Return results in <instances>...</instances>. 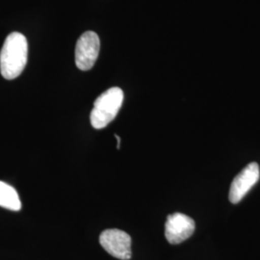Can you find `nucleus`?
Masks as SVG:
<instances>
[{
  "label": "nucleus",
  "mask_w": 260,
  "mask_h": 260,
  "mask_svg": "<svg viewBox=\"0 0 260 260\" xmlns=\"http://www.w3.org/2000/svg\"><path fill=\"white\" fill-rule=\"evenodd\" d=\"M195 221L185 214L169 215L165 223V236L170 244L177 245L187 240L195 232Z\"/></svg>",
  "instance_id": "5"
},
{
  "label": "nucleus",
  "mask_w": 260,
  "mask_h": 260,
  "mask_svg": "<svg viewBox=\"0 0 260 260\" xmlns=\"http://www.w3.org/2000/svg\"><path fill=\"white\" fill-rule=\"evenodd\" d=\"M123 92L119 87H113L102 93L93 103L91 123L93 128L102 129L111 122L121 109Z\"/></svg>",
  "instance_id": "2"
},
{
  "label": "nucleus",
  "mask_w": 260,
  "mask_h": 260,
  "mask_svg": "<svg viewBox=\"0 0 260 260\" xmlns=\"http://www.w3.org/2000/svg\"><path fill=\"white\" fill-rule=\"evenodd\" d=\"M103 249L112 256L121 260L131 258V237L120 230H106L100 236Z\"/></svg>",
  "instance_id": "4"
},
{
  "label": "nucleus",
  "mask_w": 260,
  "mask_h": 260,
  "mask_svg": "<svg viewBox=\"0 0 260 260\" xmlns=\"http://www.w3.org/2000/svg\"><path fill=\"white\" fill-rule=\"evenodd\" d=\"M259 166L256 162H251L247 167L244 168L232 182L229 195L230 201L233 204L240 203L242 199L259 180Z\"/></svg>",
  "instance_id": "6"
},
{
  "label": "nucleus",
  "mask_w": 260,
  "mask_h": 260,
  "mask_svg": "<svg viewBox=\"0 0 260 260\" xmlns=\"http://www.w3.org/2000/svg\"><path fill=\"white\" fill-rule=\"evenodd\" d=\"M115 137L117 138V142H118V145H117V149H120V147H121V138H120L118 135H115Z\"/></svg>",
  "instance_id": "8"
},
{
  "label": "nucleus",
  "mask_w": 260,
  "mask_h": 260,
  "mask_svg": "<svg viewBox=\"0 0 260 260\" xmlns=\"http://www.w3.org/2000/svg\"><path fill=\"white\" fill-rule=\"evenodd\" d=\"M0 206L13 211H19L21 208L17 190L3 181H0Z\"/></svg>",
  "instance_id": "7"
},
{
  "label": "nucleus",
  "mask_w": 260,
  "mask_h": 260,
  "mask_svg": "<svg viewBox=\"0 0 260 260\" xmlns=\"http://www.w3.org/2000/svg\"><path fill=\"white\" fill-rule=\"evenodd\" d=\"M101 41L96 33L87 31L78 39L75 47V64L81 71H90L100 53Z\"/></svg>",
  "instance_id": "3"
},
{
  "label": "nucleus",
  "mask_w": 260,
  "mask_h": 260,
  "mask_svg": "<svg viewBox=\"0 0 260 260\" xmlns=\"http://www.w3.org/2000/svg\"><path fill=\"white\" fill-rule=\"evenodd\" d=\"M28 44L26 38L19 32H13L6 38L0 52V73L5 79L12 80L21 75L27 64Z\"/></svg>",
  "instance_id": "1"
}]
</instances>
